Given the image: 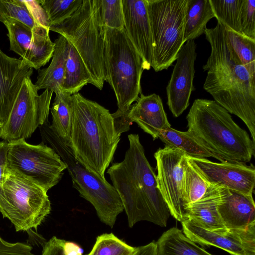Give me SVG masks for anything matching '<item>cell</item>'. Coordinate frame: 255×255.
<instances>
[{
	"label": "cell",
	"mask_w": 255,
	"mask_h": 255,
	"mask_svg": "<svg viewBox=\"0 0 255 255\" xmlns=\"http://www.w3.org/2000/svg\"><path fill=\"white\" fill-rule=\"evenodd\" d=\"M54 43L55 48L51 62L48 67L38 70L34 85L38 91L49 90L56 95L61 92L69 43L62 35L56 39Z\"/></svg>",
	"instance_id": "22"
},
{
	"label": "cell",
	"mask_w": 255,
	"mask_h": 255,
	"mask_svg": "<svg viewBox=\"0 0 255 255\" xmlns=\"http://www.w3.org/2000/svg\"><path fill=\"white\" fill-rule=\"evenodd\" d=\"M49 29L64 37L75 48L90 75L91 84L102 90L105 81V27L100 21L96 0H83L70 17Z\"/></svg>",
	"instance_id": "7"
},
{
	"label": "cell",
	"mask_w": 255,
	"mask_h": 255,
	"mask_svg": "<svg viewBox=\"0 0 255 255\" xmlns=\"http://www.w3.org/2000/svg\"><path fill=\"white\" fill-rule=\"evenodd\" d=\"M51 210L46 191L16 170L6 168L0 184V212L16 232L37 230Z\"/></svg>",
	"instance_id": "8"
},
{
	"label": "cell",
	"mask_w": 255,
	"mask_h": 255,
	"mask_svg": "<svg viewBox=\"0 0 255 255\" xmlns=\"http://www.w3.org/2000/svg\"><path fill=\"white\" fill-rule=\"evenodd\" d=\"M1 127H2V124H1V122H0V128H1Z\"/></svg>",
	"instance_id": "40"
},
{
	"label": "cell",
	"mask_w": 255,
	"mask_h": 255,
	"mask_svg": "<svg viewBox=\"0 0 255 255\" xmlns=\"http://www.w3.org/2000/svg\"><path fill=\"white\" fill-rule=\"evenodd\" d=\"M217 187L219 186L206 181L186 156L183 184V200L185 210L188 206L200 200Z\"/></svg>",
	"instance_id": "29"
},
{
	"label": "cell",
	"mask_w": 255,
	"mask_h": 255,
	"mask_svg": "<svg viewBox=\"0 0 255 255\" xmlns=\"http://www.w3.org/2000/svg\"><path fill=\"white\" fill-rule=\"evenodd\" d=\"M156 244L157 255H213L176 227L163 233Z\"/></svg>",
	"instance_id": "25"
},
{
	"label": "cell",
	"mask_w": 255,
	"mask_h": 255,
	"mask_svg": "<svg viewBox=\"0 0 255 255\" xmlns=\"http://www.w3.org/2000/svg\"><path fill=\"white\" fill-rule=\"evenodd\" d=\"M135 255H157L156 242L153 241L146 245L138 247Z\"/></svg>",
	"instance_id": "39"
},
{
	"label": "cell",
	"mask_w": 255,
	"mask_h": 255,
	"mask_svg": "<svg viewBox=\"0 0 255 255\" xmlns=\"http://www.w3.org/2000/svg\"><path fill=\"white\" fill-rule=\"evenodd\" d=\"M153 41L155 72L167 70L185 43L184 19L187 0H145Z\"/></svg>",
	"instance_id": "9"
},
{
	"label": "cell",
	"mask_w": 255,
	"mask_h": 255,
	"mask_svg": "<svg viewBox=\"0 0 255 255\" xmlns=\"http://www.w3.org/2000/svg\"><path fill=\"white\" fill-rule=\"evenodd\" d=\"M240 25L241 34L255 40V0H243Z\"/></svg>",
	"instance_id": "35"
},
{
	"label": "cell",
	"mask_w": 255,
	"mask_h": 255,
	"mask_svg": "<svg viewBox=\"0 0 255 255\" xmlns=\"http://www.w3.org/2000/svg\"><path fill=\"white\" fill-rule=\"evenodd\" d=\"M215 17L227 29L241 33L243 0H210Z\"/></svg>",
	"instance_id": "31"
},
{
	"label": "cell",
	"mask_w": 255,
	"mask_h": 255,
	"mask_svg": "<svg viewBox=\"0 0 255 255\" xmlns=\"http://www.w3.org/2000/svg\"><path fill=\"white\" fill-rule=\"evenodd\" d=\"M124 28L140 56L144 70L153 63V41L145 0H122Z\"/></svg>",
	"instance_id": "17"
},
{
	"label": "cell",
	"mask_w": 255,
	"mask_h": 255,
	"mask_svg": "<svg viewBox=\"0 0 255 255\" xmlns=\"http://www.w3.org/2000/svg\"><path fill=\"white\" fill-rule=\"evenodd\" d=\"M187 155L182 151L165 145L154 154L156 162L157 187L176 220L187 219L183 200L184 166Z\"/></svg>",
	"instance_id": "12"
},
{
	"label": "cell",
	"mask_w": 255,
	"mask_h": 255,
	"mask_svg": "<svg viewBox=\"0 0 255 255\" xmlns=\"http://www.w3.org/2000/svg\"><path fill=\"white\" fill-rule=\"evenodd\" d=\"M224 30L233 50L252 76L255 78V40L225 27Z\"/></svg>",
	"instance_id": "30"
},
{
	"label": "cell",
	"mask_w": 255,
	"mask_h": 255,
	"mask_svg": "<svg viewBox=\"0 0 255 255\" xmlns=\"http://www.w3.org/2000/svg\"><path fill=\"white\" fill-rule=\"evenodd\" d=\"M88 83H91L90 75L80 56L69 43L61 92L71 96Z\"/></svg>",
	"instance_id": "26"
},
{
	"label": "cell",
	"mask_w": 255,
	"mask_h": 255,
	"mask_svg": "<svg viewBox=\"0 0 255 255\" xmlns=\"http://www.w3.org/2000/svg\"><path fill=\"white\" fill-rule=\"evenodd\" d=\"M31 80L22 84L9 115L0 128V137L10 142L29 138L37 129L48 121L53 92L49 90L39 95Z\"/></svg>",
	"instance_id": "11"
},
{
	"label": "cell",
	"mask_w": 255,
	"mask_h": 255,
	"mask_svg": "<svg viewBox=\"0 0 255 255\" xmlns=\"http://www.w3.org/2000/svg\"><path fill=\"white\" fill-rule=\"evenodd\" d=\"M181 223L184 234L196 244L214 246L231 255H255V225L246 230L217 233L202 228L188 220Z\"/></svg>",
	"instance_id": "16"
},
{
	"label": "cell",
	"mask_w": 255,
	"mask_h": 255,
	"mask_svg": "<svg viewBox=\"0 0 255 255\" xmlns=\"http://www.w3.org/2000/svg\"><path fill=\"white\" fill-rule=\"evenodd\" d=\"M194 40L187 41L180 50L170 79L166 87L167 104L173 116L177 118L189 105L195 90L193 80L197 54Z\"/></svg>",
	"instance_id": "15"
},
{
	"label": "cell",
	"mask_w": 255,
	"mask_h": 255,
	"mask_svg": "<svg viewBox=\"0 0 255 255\" xmlns=\"http://www.w3.org/2000/svg\"><path fill=\"white\" fill-rule=\"evenodd\" d=\"M215 17L210 0H187L184 40H194L204 34L208 21Z\"/></svg>",
	"instance_id": "24"
},
{
	"label": "cell",
	"mask_w": 255,
	"mask_h": 255,
	"mask_svg": "<svg viewBox=\"0 0 255 255\" xmlns=\"http://www.w3.org/2000/svg\"><path fill=\"white\" fill-rule=\"evenodd\" d=\"M49 121L39 127L42 142L48 143L67 166L73 187L81 197L94 207L100 220L112 228L124 210L120 196L114 186L88 169L75 156L70 145L51 128Z\"/></svg>",
	"instance_id": "6"
},
{
	"label": "cell",
	"mask_w": 255,
	"mask_h": 255,
	"mask_svg": "<svg viewBox=\"0 0 255 255\" xmlns=\"http://www.w3.org/2000/svg\"><path fill=\"white\" fill-rule=\"evenodd\" d=\"M104 63L105 81L114 90L117 101L118 110L112 116L121 134L129 130L132 124L128 116L131 104L141 93L144 70L142 59L124 28H105Z\"/></svg>",
	"instance_id": "5"
},
{
	"label": "cell",
	"mask_w": 255,
	"mask_h": 255,
	"mask_svg": "<svg viewBox=\"0 0 255 255\" xmlns=\"http://www.w3.org/2000/svg\"><path fill=\"white\" fill-rule=\"evenodd\" d=\"M98 13L105 28L121 30L124 28L122 0H95Z\"/></svg>",
	"instance_id": "34"
},
{
	"label": "cell",
	"mask_w": 255,
	"mask_h": 255,
	"mask_svg": "<svg viewBox=\"0 0 255 255\" xmlns=\"http://www.w3.org/2000/svg\"><path fill=\"white\" fill-rule=\"evenodd\" d=\"M204 34L211 53L203 66L207 73L203 88L216 102L242 120L255 142V78L229 44L220 22L214 28H206Z\"/></svg>",
	"instance_id": "1"
},
{
	"label": "cell",
	"mask_w": 255,
	"mask_h": 255,
	"mask_svg": "<svg viewBox=\"0 0 255 255\" xmlns=\"http://www.w3.org/2000/svg\"><path fill=\"white\" fill-rule=\"evenodd\" d=\"M83 0H40L44 9L48 27L59 24L70 17L81 5Z\"/></svg>",
	"instance_id": "32"
},
{
	"label": "cell",
	"mask_w": 255,
	"mask_h": 255,
	"mask_svg": "<svg viewBox=\"0 0 255 255\" xmlns=\"http://www.w3.org/2000/svg\"><path fill=\"white\" fill-rule=\"evenodd\" d=\"M33 69L21 59L9 57L0 48V122L7 120L24 80Z\"/></svg>",
	"instance_id": "18"
},
{
	"label": "cell",
	"mask_w": 255,
	"mask_h": 255,
	"mask_svg": "<svg viewBox=\"0 0 255 255\" xmlns=\"http://www.w3.org/2000/svg\"><path fill=\"white\" fill-rule=\"evenodd\" d=\"M50 110L52 119L51 128L69 144L73 116L71 96L62 92L55 95Z\"/></svg>",
	"instance_id": "27"
},
{
	"label": "cell",
	"mask_w": 255,
	"mask_h": 255,
	"mask_svg": "<svg viewBox=\"0 0 255 255\" xmlns=\"http://www.w3.org/2000/svg\"><path fill=\"white\" fill-rule=\"evenodd\" d=\"M137 247L128 245L113 233L98 236L91 252L86 255H135Z\"/></svg>",
	"instance_id": "33"
},
{
	"label": "cell",
	"mask_w": 255,
	"mask_h": 255,
	"mask_svg": "<svg viewBox=\"0 0 255 255\" xmlns=\"http://www.w3.org/2000/svg\"><path fill=\"white\" fill-rule=\"evenodd\" d=\"M2 23L7 29L10 50L18 54L25 64L39 70L49 61L55 43L50 39L48 27L41 25L31 28L13 19H6Z\"/></svg>",
	"instance_id": "13"
},
{
	"label": "cell",
	"mask_w": 255,
	"mask_h": 255,
	"mask_svg": "<svg viewBox=\"0 0 255 255\" xmlns=\"http://www.w3.org/2000/svg\"><path fill=\"white\" fill-rule=\"evenodd\" d=\"M32 250V247L27 244L9 243L0 236V255H34Z\"/></svg>",
	"instance_id": "36"
},
{
	"label": "cell",
	"mask_w": 255,
	"mask_h": 255,
	"mask_svg": "<svg viewBox=\"0 0 255 255\" xmlns=\"http://www.w3.org/2000/svg\"><path fill=\"white\" fill-rule=\"evenodd\" d=\"M129 147L124 159L107 170L126 211L128 226L141 221L165 227L170 215L158 187L156 175L151 166L139 135H128Z\"/></svg>",
	"instance_id": "2"
},
{
	"label": "cell",
	"mask_w": 255,
	"mask_h": 255,
	"mask_svg": "<svg viewBox=\"0 0 255 255\" xmlns=\"http://www.w3.org/2000/svg\"><path fill=\"white\" fill-rule=\"evenodd\" d=\"M8 148V142L5 140L0 141V184L2 183L5 170L7 167Z\"/></svg>",
	"instance_id": "38"
},
{
	"label": "cell",
	"mask_w": 255,
	"mask_h": 255,
	"mask_svg": "<svg viewBox=\"0 0 255 255\" xmlns=\"http://www.w3.org/2000/svg\"><path fill=\"white\" fill-rule=\"evenodd\" d=\"M7 167L30 179L47 192L59 183L67 169L59 155L47 144H30L22 139L9 142Z\"/></svg>",
	"instance_id": "10"
},
{
	"label": "cell",
	"mask_w": 255,
	"mask_h": 255,
	"mask_svg": "<svg viewBox=\"0 0 255 255\" xmlns=\"http://www.w3.org/2000/svg\"><path fill=\"white\" fill-rule=\"evenodd\" d=\"M165 145L179 149L190 157L206 158L215 156L200 144L187 131H180L171 127L162 130L158 135Z\"/></svg>",
	"instance_id": "28"
},
{
	"label": "cell",
	"mask_w": 255,
	"mask_h": 255,
	"mask_svg": "<svg viewBox=\"0 0 255 255\" xmlns=\"http://www.w3.org/2000/svg\"><path fill=\"white\" fill-rule=\"evenodd\" d=\"M224 188L217 187L200 200L186 209L187 219L204 229L225 233L228 231L220 216L218 205L221 200Z\"/></svg>",
	"instance_id": "21"
},
{
	"label": "cell",
	"mask_w": 255,
	"mask_h": 255,
	"mask_svg": "<svg viewBox=\"0 0 255 255\" xmlns=\"http://www.w3.org/2000/svg\"><path fill=\"white\" fill-rule=\"evenodd\" d=\"M186 119L187 131L221 162L246 164L255 155V142L214 100H195Z\"/></svg>",
	"instance_id": "4"
},
{
	"label": "cell",
	"mask_w": 255,
	"mask_h": 255,
	"mask_svg": "<svg viewBox=\"0 0 255 255\" xmlns=\"http://www.w3.org/2000/svg\"><path fill=\"white\" fill-rule=\"evenodd\" d=\"M128 117L131 123H136L153 140L158 138L161 131L171 127L162 100L154 93L146 96L141 93L131 106Z\"/></svg>",
	"instance_id": "20"
},
{
	"label": "cell",
	"mask_w": 255,
	"mask_h": 255,
	"mask_svg": "<svg viewBox=\"0 0 255 255\" xmlns=\"http://www.w3.org/2000/svg\"><path fill=\"white\" fill-rule=\"evenodd\" d=\"M202 177L211 185L236 191L244 195H253L255 186V167L251 163H217L206 158L187 156Z\"/></svg>",
	"instance_id": "14"
},
{
	"label": "cell",
	"mask_w": 255,
	"mask_h": 255,
	"mask_svg": "<svg viewBox=\"0 0 255 255\" xmlns=\"http://www.w3.org/2000/svg\"><path fill=\"white\" fill-rule=\"evenodd\" d=\"M66 242L55 236L52 237L43 245L42 255H67L65 249Z\"/></svg>",
	"instance_id": "37"
},
{
	"label": "cell",
	"mask_w": 255,
	"mask_h": 255,
	"mask_svg": "<svg viewBox=\"0 0 255 255\" xmlns=\"http://www.w3.org/2000/svg\"><path fill=\"white\" fill-rule=\"evenodd\" d=\"M218 210L228 230H246L255 225V203L253 195H246L224 188Z\"/></svg>",
	"instance_id": "19"
},
{
	"label": "cell",
	"mask_w": 255,
	"mask_h": 255,
	"mask_svg": "<svg viewBox=\"0 0 255 255\" xmlns=\"http://www.w3.org/2000/svg\"><path fill=\"white\" fill-rule=\"evenodd\" d=\"M6 19H15L31 28L41 25L48 27L45 12L38 0H0V21Z\"/></svg>",
	"instance_id": "23"
},
{
	"label": "cell",
	"mask_w": 255,
	"mask_h": 255,
	"mask_svg": "<svg viewBox=\"0 0 255 255\" xmlns=\"http://www.w3.org/2000/svg\"></svg>",
	"instance_id": "41"
},
{
	"label": "cell",
	"mask_w": 255,
	"mask_h": 255,
	"mask_svg": "<svg viewBox=\"0 0 255 255\" xmlns=\"http://www.w3.org/2000/svg\"><path fill=\"white\" fill-rule=\"evenodd\" d=\"M73 109L69 145L75 157L105 177L120 140L109 110L78 93L71 95Z\"/></svg>",
	"instance_id": "3"
}]
</instances>
